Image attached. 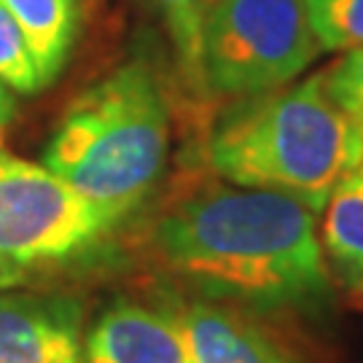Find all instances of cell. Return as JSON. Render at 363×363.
<instances>
[{
	"label": "cell",
	"mask_w": 363,
	"mask_h": 363,
	"mask_svg": "<svg viewBox=\"0 0 363 363\" xmlns=\"http://www.w3.org/2000/svg\"><path fill=\"white\" fill-rule=\"evenodd\" d=\"M154 247L202 296L240 310L318 307L331 294L318 210L280 191L208 183L162 213Z\"/></svg>",
	"instance_id": "1"
},
{
	"label": "cell",
	"mask_w": 363,
	"mask_h": 363,
	"mask_svg": "<svg viewBox=\"0 0 363 363\" xmlns=\"http://www.w3.org/2000/svg\"><path fill=\"white\" fill-rule=\"evenodd\" d=\"M361 162L363 130L334 103L323 73L245 97L208 140V164L220 181L291 194L318 213Z\"/></svg>",
	"instance_id": "2"
},
{
	"label": "cell",
	"mask_w": 363,
	"mask_h": 363,
	"mask_svg": "<svg viewBox=\"0 0 363 363\" xmlns=\"http://www.w3.org/2000/svg\"><path fill=\"white\" fill-rule=\"evenodd\" d=\"M167 148L164 91L151 67L135 60L70 103L43 148V164L116 226L154 191Z\"/></svg>",
	"instance_id": "3"
},
{
	"label": "cell",
	"mask_w": 363,
	"mask_h": 363,
	"mask_svg": "<svg viewBox=\"0 0 363 363\" xmlns=\"http://www.w3.org/2000/svg\"><path fill=\"white\" fill-rule=\"evenodd\" d=\"M323 52L307 0H208L202 70L208 91L253 97L280 89Z\"/></svg>",
	"instance_id": "4"
},
{
	"label": "cell",
	"mask_w": 363,
	"mask_h": 363,
	"mask_svg": "<svg viewBox=\"0 0 363 363\" xmlns=\"http://www.w3.org/2000/svg\"><path fill=\"white\" fill-rule=\"evenodd\" d=\"M113 226L46 164L0 151V253L19 267L65 264Z\"/></svg>",
	"instance_id": "5"
},
{
	"label": "cell",
	"mask_w": 363,
	"mask_h": 363,
	"mask_svg": "<svg viewBox=\"0 0 363 363\" xmlns=\"http://www.w3.org/2000/svg\"><path fill=\"white\" fill-rule=\"evenodd\" d=\"M0 363H84L81 307L65 296L0 291Z\"/></svg>",
	"instance_id": "6"
},
{
	"label": "cell",
	"mask_w": 363,
	"mask_h": 363,
	"mask_svg": "<svg viewBox=\"0 0 363 363\" xmlns=\"http://www.w3.org/2000/svg\"><path fill=\"white\" fill-rule=\"evenodd\" d=\"M172 318L194 363H301L277 334L232 304L191 301Z\"/></svg>",
	"instance_id": "7"
},
{
	"label": "cell",
	"mask_w": 363,
	"mask_h": 363,
	"mask_svg": "<svg viewBox=\"0 0 363 363\" xmlns=\"http://www.w3.org/2000/svg\"><path fill=\"white\" fill-rule=\"evenodd\" d=\"M84 363H194L172 312L116 301L84 337Z\"/></svg>",
	"instance_id": "8"
},
{
	"label": "cell",
	"mask_w": 363,
	"mask_h": 363,
	"mask_svg": "<svg viewBox=\"0 0 363 363\" xmlns=\"http://www.w3.org/2000/svg\"><path fill=\"white\" fill-rule=\"evenodd\" d=\"M320 213L328 269L350 291H363V162L337 183Z\"/></svg>",
	"instance_id": "9"
},
{
	"label": "cell",
	"mask_w": 363,
	"mask_h": 363,
	"mask_svg": "<svg viewBox=\"0 0 363 363\" xmlns=\"http://www.w3.org/2000/svg\"><path fill=\"white\" fill-rule=\"evenodd\" d=\"M35 57L43 86L65 67L78 33V0H0Z\"/></svg>",
	"instance_id": "10"
},
{
	"label": "cell",
	"mask_w": 363,
	"mask_h": 363,
	"mask_svg": "<svg viewBox=\"0 0 363 363\" xmlns=\"http://www.w3.org/2000/svg\"><path fill=\"white\" fill-rule=\"evenodd\" d=\"M143 3L162 19L167 30L186 84L196 94H208L205 70H202V22L208 0H143Z\"/></svg>",
	"instance_id": "11"
},
{
	"label": "cell",
	"mask_w": 363,
	"mask_h": 363,
	"mask_svg": "<svg viewBox=\"0 0 363 363\" xmlns=\"http://www.w3.org/2000/svg\"><path fill=\"white\" fill-rule=\"evenodd\" d=\"M307 11L323 52L363 46V0H307Z\"/></svg>",
	"instance_id": "12"
},
{
	"label": "cell",
	"mask_w": 363,
	"mask_h": 363,
	"mask_svg": "<svg viewBox=\"0 0 363 363\" xmlns=\"http://www.w3.org/2000/svg\"><path fill=\"white\" fill-rule=\"evenodd\" d=\"M0 81L9 89L22 91V94L43 89L38 65L27 46L25 33L19 30L3 3H0Z\"/></svg>",
	"instance_id": "13"
},
{
	"label": "cell",
	"mask_w": 363,
	"mask_h": 363,
	"mask_svg": "<svg viewBox=\"0 0 363 363\" xmlns=\"http://www.w3.org/2000/svg\"><path fill=\"white\" fill-rule=\"evenodd\" d=\"M323 81L334 103L363 130V46L345 52L339 62L323 70Z\"/></svg>",
	"instance_id": "14"
},
{
	"label": "cell",
	"mask_w": 363,
	"mask_h": 363,
	"mask_svg": "<svg viewBox=\"0 0 363 363\" xmlns=\"http://www.w3.org/2000/svg\"><path fill=\"white\" fill-rule=\"evenodd\" d=\"M27 283V269L0 253V291H11Z\"/></svg>",
	"instance_id": "15"
},
{
	"label": "cell",
	"mask_w": 363,
	"mask_h": 363,
	"mask_svg": "<svg viewBox=\"0 0 363 363\" xmlns=\"http://www.w3.org/2000/svg\"><path fill=\"white\" fill-rule=\"evenodd\" d=\"M13 113H16V103H13V94L11 89L0 81V130L9 124L13 118Z\"/></svg>",
	"instance_id": "16"
}]
</instances>
